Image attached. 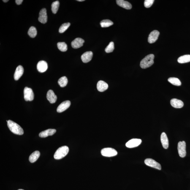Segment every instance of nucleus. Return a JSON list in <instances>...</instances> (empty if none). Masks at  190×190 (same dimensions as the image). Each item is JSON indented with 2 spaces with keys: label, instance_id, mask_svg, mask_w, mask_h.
I'll return each mask as SVG.
<instances>
[{
  "label": "nucleus",
  "instance_id": "nucleus-11",
  "mask_svg": "<svg viewBox=\"0 0 190 190\" xmlns=\"http://www.w3.org/2000/svg\"><path fill=\"white\" fill-rule=\"evenodd\" d=\"M39 21L41 23L45 24L47 21V10L45 8L41 10L39 13Z\"/></svg>",
  "mask_w": 190,
  "mask_h": 190
},
{
  "label": "nucleus",
  "instance_id": "nucleus-6",
  "mask_svg": "<svg viewBox=\"0 0 190 190\" xmlns=\"http://www.w3.org/2000/svg\"><path fill=\"white\" fill-rule=\"evenodd\" d=\"M24 98L26 101H31L34 99V93L31 88L25 87L24 90Z\"/></svg>",
  "mask_w": 190,
  "mask_h": 190
},
{
  "label": "nucleus",
  "instance_id": "nucleus-25",
  "mask_svg": "<svg viewBox=\"0 0 190 190\" xmlns=\"http://www.w3.org/2000/svg\"><path fill=\"white\" fill-rule=\"evenodd\" d=\"M100 24L102 28L108 27L113 24V22L109 20H102Z\"/></svg>",
  "mask_w": 190,
  "mask_h": 190
},
{
  "label": "nucleus",
  "instance_id": "nucleus-7",
  "mask_svg": "<svg viewBox=\"0 0 190 190\" xmlns=\"http://www.w3.org/2000/svg\"><path fill=\"white\" fill-rule=\"evenodd\" d=\"M145 163L146 165L149 167L155 168L159 170H161V169L160 164L151 158H147L145 159Z\"/></svg>",
  "mask_w": 190,
  "mask_h": 190
},
{
  "label": "nucleus",
  "instance_id": "nucleus-21",
  "mask_svg": "<svg viewBox=\"0 0 190 190\" xmlns=\"http://www.w3.org/2000/svg\"><path fill=\"white\" fill-rule=\"evenodd\" d=\"M108 85L105 82L103 81H99L97 84V88L98 91L103 92L106 91L108 88Z\"/></svg>",
  "mask_w": 190,
  "mask_h": 190
},
{
  "label": "nucleus",
  "instance_id": "nucleus-35",
  "mask_svg": "<svg viewBox=\"0 0 190 190\" xmlns=\"http://www.w3.org/2000/svg\"><path fill=\"white\" fill-rule=\"evenodd\" d=\"M77 1H85L84 0H77Z\"/></svg>",
  "mask_w": 190,
  "mask_h": 190
},
{
  "label": "nucleus",
  "instance_id": "nucleus-9",
  "mask_svg": "<svg viewBox=\"0 0 190 190\" xmlns=\"http://www.w3.org/2000/svg\"><path fill=\"white\" fill-rule=\"evenodd\" d=\"M159 35V32L155 30L152 31L149 35L148 38V42L150 44L154 43L157 40L158 36Z\"/></svg>",
  "mask_w": 190,
  "mask_h": 190
},
{
  "label": "nucleus",
  "instance_id": "nucleus-27",
  "mask_svg": "<svg viewBox=\"0 0 190 190\" xmlns=\"http://www.w3.org/2000/svg\"><path fill=\"white\" fill-rule=\"evenodd\" d=\"M58 83L62 88L65 87L68 83L67 78L66 77H61L58 80Z\"/></svg>",
  "mask_w": 190,
  "mask_h": 190
},
{
  "label": "nucleus",
  "instance_id": "nucleus-36",
  "mask_svg": "<svg viewBox=\"0 0 190 190\" xmlns=\"http://www.w3.org/2000/svg\"><path fill=\"white\" fill-rule=\"evenodd\" d=\"M18 190H24L22 189H18Z\"/></svg>",
  "mask_w": 190,
  "mask_h": 190
},
{
  "label": "nucleus",
  "instance_id": "nucleus-24",
  "mask_svg": "<svg viewBox=\"0 0 190 190\" xmlns=\"http://www.w3.org/2000/svg\"><path fill=\"white\" fill-rule=\"evenodd\" d=\"M168 81L172 84L176 86H180L181 85V82L179 79L176 77H170L168 79Z\"/></svg>",
  "mask_w": 190,
  "mask_h": 190
},
{
  "label": "nucleus",
  "instance_id": "nucleus-12",
  "mask_svg": "<svg viewBox=\"0 0 190 190\" xmlns=\"http://www.w3.org/2000/svg\"><path fill=\"white\" fill-rule=\"evenodd\" d=\"M84 42V40L81 38H77L71 43V45L73 48L77 49L82 47Z\"/></svg>",
  "mask_w": 190,
  "mask_h": 190
},
{
  "label": "nucleus",
  "instance_id": "nucleus-17",
  "mask_svg": "<svg viewBox=\"0 0 190 190\" xmlns=\"http://www.w3.org/2000/svg\"><path fill=\"white\" fill-rule=\"evenodd\" d=\"M24 69L22 66H17L14 74V78L15 80H18L22 77L23 74Z\"/></svg>",
  "mask_w": 190,
  "mask_h": 190
},
{
  "label": "nucleus",
  "instance_id": "nucleus-19",
  "mask_svg": "<svg viewBox=\"0 0 190 190\" xmlns=\"http://www.w3.org/2000/svg\"><path fill=\"white\" fill-rule=\"evenodd\" d=\"M116 2L118 5L125 9L130 10L132 8V5L127 1L124 0H117Z\"/></svg>",
  "mask_w": 190,
  "mask_h": 190
},
{
  "label": "nucleus",
  "instance_id": "nucleus-30",
  "mask_svg": "<svg viewBox=\"0 0 190 190\" xmlns=\"http://www.w3.org/2000/svg\"><path fill=\"white\" fill-rule=\"evenodd\" d=\"M71 24L69 23H65L61 25L59 28V32L60 33L64 32L68 29L70 25Z\"/></svg>",
  "mask_w": 190,
  "mask_h": 190
},
{
  "label": "nucleus",
  "instance_id": "nucleus-28",
  "mask_svg": "<svg viewBox=\"0 0 190 190\" xmlns=\"http://www.w3.org/2000/svg\"><path fill=\"white\" fill-rule=\"evenodd\" d=\"M37 34V30L34 26H31L29 30L28 34L31 38H34L36 37Z\"/></svg>",
  "mask_w": 190,
  "mask_h": 190
},
{
  "label": "nucleus",
  "instance_id": "nucleus-16",
  "mask_svg": "<svg viewBox=\"0 0 190 190\" xmlns=\"http://www.w3.org/2000/svg\"><path fill=\"white\" fill-rule=\"evenodd\" d=\"M56 132V130L55 129H48L39 133V136L41 138H45L49 136L53 135Z\"/></svg>",
  "mask_w": 190,
  "mask_h": 190
},
{
  "label": "nucleus",
  "instance_id": "nucleus-31",
  "mask_svg": "<svg viewBox=\"0 0 190 190\" xmlns=\"http://www.w3.org/2000/svg\"><path fill=\"white\" fill-rule=\"evenodd\" d=\"M115 49V47H114V43L113 42H111L106 47L105 49V51L107 53H110L113 52V50Z\"/></svg>",
  "mask_w": 190,
  "mask_h": 190
},
{
  "label": "nucleus",
  "instance_id": "nucleus-2",
  "mask_svg": "<svg viewBox=\"0 0 190 190\" xmlns=\"http://www.w3.org/2000/svg\"><path fill=\"white\" fill-rule=\"evenodd\" d=\"M154 55L153 54L147 55L141 61L140 67L142 69L150 67L154 63Z\"/></svg>",
  "mask_w": 190,
  "mask_h": 190
},
{
  "label": "nucleus",
  "instance_id": "nucleus-5",
  "mask_svg": "<svg viewBox=\"0 0 190 190\" xmlns=\"http://www.w3.org/2000/svg\"><path fill=\"white\" fill-rule=\"evenodd\" d=\"M178 153L180 157L183 158L185 157L186 155V143L184 141L179 142L178 144Z\"/></svg>",
  "mask_w": 190,
  "mask_h": 190
},
{
  "label": "nucleus",
  "instance_id": "nucleus-3",
  "mask_svg": "<svg viewBox=\"0 0 190 190\" xmlns=\"http://www.w3.org/2000/svg\"><path fill=\"white\" fill-rule=\"evenodd\" d=\"M69 151V148L66 146L60 147L55 152L54 155V158L56 159H61L67 155Z\"/></svg>",
  "mask_w": 190,
  "mask_h": 190
},
{
  "label": "nucleus",
  "instance_id": "nucleus-18",
  "mask_svg": "<svg viewBox=\"0 0 190 190\" xmlns=\"http://www.w3.org/2000/svg\"><path fill=\"white\" fill-rule=\"evenodd\" d=\"M171 105L175 108H181L183 107V102L180 100L172 99L170 101Z\"/></svg>",
  "mask_w": 190,
  "mask_h": 190
},
{
  "label": "nucleus",
  "instance_id": "nucleus-1",
  "mask_svg": "<svg viewBox=\"0 0 190 190\" xmlns=\"http://www.w3.org/2000/svg\"><path fill=\"white\" fill-rule=\"evenodd\" d=\"M6 121L9 129L12 133L17 135H21L23 134V130L18 124L11 120Z\"/></svg>",
  "mask_w": 190,
  "mask_h": 190
},
{
  "label": "nucleus",
  "instance_id": "nucleus-15",
  "mask_svg": "<svg viewBox=\"0 0 190 190\" xmlns=\"http://www.w3.org/2000/svg\"><path fill=\"white\" fill-rule=\"evenodd\" d=\"M37 70L40 73H43L47 71L48 69L47 63L44 61H41L37 64Z\"/></svg>",
  "mask_w": 190,
  "mask_h": 190
},
{
  "label": "nucleus",
  "instance_id": "nucleus-14",
  "mask_svg": "<svg viewBox=\"0 0 190 190\" xmlns=\"http://www.w3.org/2000/svg\"><path fill=\"white\" fill-rule=\"evenodd\" d=\"M93 54L91 51L83 53L81 56L82 62L85 63H88L91 61L92 58Z\"/></svg>",
  "mask_w": 190,
  "mask_h": 190
},
{
  "label": "nucleus",
  "instance_id": "nucleus-29",
  "mask_svg": "<svg viewBox=\"0 0 190 190\" xmlns=\"http://www.w3.org/2000/svg\"><path fill=\"white\" fill-rule=\"evenodd\" d=\"M57 45L58 49L61 52H65L67 50V45L64 42H58Z\"/></svg>",
  "mask_w": 190,
  "mask_h": 190
},
{
  "label": "nucleus",
  "instance_id": "nucleus-32",
  "mask_svg": "<svg viewBox=\"0 0 190 190\" xmlns=\"http://www.w3.org/2000/svg\"><path fill=\"white\" fill-rule=\"evenodd\" d=\"M154 0H145L144 2V5L145 7L149 8L153 5Z\"/></svg>",
  "mask_w": 190,
  "mask_h": 190
},
{
  "label": "nucleus",
  "instance_id": "nucleus-8",
  "mask_svg": "<svg viewBox=\"0 0 190 190\" xmlns=\"http://www.w3.org/2000/svg\"><path fill=\"white\" fill-rule=\"evenodd\" d=\"M142 142L141 139H131L126 144V146L128 148H133L138 146Z\"/></svg>",
  "mask_w": 190,
  "mask_h": 190
},
{
  "label": "nucleus",
  "instance_id": "nucleus-20",
  "mask_svg": "<svg viewBox=\"0 0 190 190\" xmlns=\"http://www.w3.org/2000/svg\"><path fill=\"white\" fill-rule=\"evenodd\" d=\"M161 140L163 147L165 149H167L169 147V140L167 134L163 132L161 136Z\"/></svg>",
  "mask_w": 190,
  "mask_h": 190
},
{
  "label": "nucleus",
  "instance_id": "nucleus-4",
  "mask_svg": "<svg viewBox=\"0 0 190 190\" xmlns=\"http://www.w3.org/2000/svg\"><path fill=\"white\" fill-rule=\"evenodd\" d=\"M101 153L103 156L111 157L116 156L118 154L117 151L115 149L110 148H105L101 150Z\"/></svg>",
  "mask_w": 190,
  "mask_h": 190
},
{
  "label": "nucleus",
  "instance_id": "nucleus-34",
  "mask_svg": "<svg viewBox=\"0 0 190 190\" xmlns=\"http://www.w3.org/2000/svg\"><path fill=\"white\" fill-rule=\"evenodd\" d=\"M3 1H4L5 3L7 2V1H8V0H3Z\"/></svg>",
  "mask_w": 190,
  "mask_h": 190
},
{
  "label": "nucleus",
  "instance_id": "nucleus-22",
  "mask_svg": "<svg viewBox=\"0 0 190 190\" xmlns=\"http://www.w3.org/2000/svg\"><path fill=\"white\" fill-rule=\"evenodd\" d=\"M40 152L38 151H35L30 155L29 161L31 163H33L37 160L40 156Z\"/></svg>",
  "mask_w": 190,
  "mask_h": 190
},
{
  "label": "nucleus",
  "instance_id": "nucleus-13",
  "mask_svg": "<svg viewBox=\"0 0 190 190\" xmlns=\"http://www.w3.org/2000/svg\"><path fill=\"white\" fill-rule=\"evenodd\" d=\"M47 98L50 103H54L56 102L57 97L54 93L52 90H50L48 92L47 94Z\"/></svg>",
  "mask_w": 190,
  "mask_h": 190
},
{
  "label": "nucleus",
  "instance_id": "nucleus-23",
  "mask_svg": "<svg viewBox=\"0 0 190 190\" xmlns=\"http://www.w3.org/2000/svg\"><path fill=\"white\" fill-rule=\"evenodd\" d=\"M177 61L180 63H184L190 62V55H186L180 56L177 60Z\"/></svg>",
  "mask_w": 190,
  "mask_h": 190
},
{
  "label": "nucleus",
  "instance_id": "nucleus-26",
  "mask_svg": "<svg viewBox=\"0 0 190 190\" xmlns=\"http://www.w3.org/2000/svg\"><path fill=\"white\" fill-rule=\"evenodd\" d=\"M60 5L59 1H54L52 4V10L54 14H56L58 10Z\"/></svg>",
  "mask_w": 190,
  "mask_h": 190
},
{
  "label": "nucleus",
  "instance_id": "nucleus-33",
  "mask_svg": "<svg viewBox=\"0 0 190 190\" xmlns=\"http://www.w3.org/2000/svg\"><path fill=\"white\" fill-rule=\"evenodd\" d=\"M23 0H16L15 2L18 5L21 4L23 2Z\"/></svg>",
  "mask_w": 190,
  "mask_h": 190
},
{
  "label": "nucleus",
  "instance_id": "nucleus-10",
  "mask_svg": "<svg viewBox=\"0 0 190 190\" xmlns=\"http://www.w3.org/2000/svg\"><path fill=\"white\" fill-rule=\"evenodd\" d=\"M71 105V102L69 100H66L61 103L58 106L57 109V111L58 113H61L69 108Z\"/></svg>",
  "mask_w": 190,
  "mask_h": 190
}]
</instances>
